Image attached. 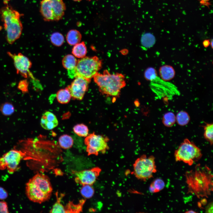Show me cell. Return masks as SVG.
<instances>
[{
	"label": "cell",
	"mask_w": 213,
	"mask_h": 213,
	"mask_svg": "<svg viewBox=\"0 0 213 213\" xmlns=\"http://www.w3.org/2000/svg\"><path fill=\"white\" fill-rule=\"evenodd\" d=\"M57 201L50 210V213H65L64 206L61 202V200L64 196V194H58V192L55 193Z\"/></svg>",
	"instance_id": "20"
},
{
	"label": "cell",
	"mask_w": 213,
	"mask_h": 213,
	"mask_svg": "<svg viewBox=\"0 0 213 213\" xmlns=\"http://www.w3.org/2000/svg\"><path fill=\"white\" fill-rule=\"evenodd\" d=\"M174 156L176 161H182L191 166L201 158L202 154L199 147L186 138L175 151Z\"/></svg>",
	"instance_id": "6"
},
{
	"label": "cell",
	"mask_w": 213,
	"mask_h": 213,
	"mask_svg": "<svg viewBox=\"0 0 213 213\" xmlns=\"http://www.w3.org/2000/svg\"><path fill=\"white\" fill-rule=\"evenodd\" d=\"M204 130V136L205 138L212 145L213 142V124L206 123L203 126Z\"/></svg>",
	"instance_id": "26"
},
{
	"label": "cell",
	"mask_w": 213,
	"mask_h": 213,
	"mask_svg": "<svg viewBox=\"0 0 213 213\" xmlns=\"http://www.w3.org/2000/svg\"><path fill=\"white\" fill-rule=\"evenodd\" d=\"M101 171L99 167L80 171L72 170V173L75 175V180L78 184L92 185L96 181Z\"/></svg>",
	"instance_id": "11"
},
{
	"label": "cell",
	"mask_w": 213,
	"mask_h": 213,
	"mask_svg": "<svg viewBox=\"0 0 213 213\" xmlns=\"http://www.w3.org/2000/svg\"><path fill=\"white\" fill-rule=\"evenodd\" d=\"M162 121L164 126L170 127L175 124L176 121V117L173 113L169 112L164 115Z\"/></svg>",
	"instance_id": "28"
},
{
	"label": "cell",
	"mask_w": 213,
	"mask_h": 213,
	"mask_svg": "<svg viewBox=\"0 0 213 213\" xmlns=\"http://www.w3.org/2000/svg\"><path fill=\"white\" fill-rule=\"evenodd\" d=\"M176 121L177 123L180 126H184L189 122L190 117L188 114L184 111H180L177 114Z\"/></svg>",
	"instance_id": "25"
},
{
	"label": "cell",
	"mask_w": 213,
	"mask_h": 213,
	"mask_svg": "<svg viewBox=\"0 0 213 213\" xmlns=\"http://www.w3.org/2000/svg\"><path fill=\"white\" fill-rule=\"evenodd\" d=\"M18 88L22 92L26 93L28 91V83L26 80H22L19 83Z\"/></svg>",
	"instance_id": "33"
},
{
	"label": "cell",
	"mask_w": 213,
	"mask_h": 213,
	"mask_svg": "<svg viewBox=\"0 0 213 213\" xmlns=\"http://www.w3.org/2000/svg\"><path fill=\"white\" fill-rule=\"evenodd\" d=\"M87 52V48L84 42L79 43L74 45L72 50L73 55L79 58L85 57Z\"/></svg>",
	"instance_id": "18"
},
{
	"label": "cell",
	"mask_w": 213,
	"mask_h": 213,
	"mask_svg": "<svg viewBox=\"0 0 213 213\" xmlns=\"http://www.w3.org/2000/svg\"><path fill=\"white\" fill-rule=\"evenodd\" d=\"M165 185L164 182L162 179H156L151 184L149 187V191L153 193L158 192L164 188Z\"/></svg>",
	"instance_id": "22"
},
{
	"label": "cell",
	"mask_w": 213,
	"mask_h": 213,
	"mask_svg": "<svg viewBox=\"0 0 213 213\" xmlns=\"http://www.w3.org/2000/svg\"><path fill=\"white\" fill-rule=\"evenodd\" d=\"M210 45L211 46L212 48H213V40H212V41L210 42Z\"/></svg>",
	"instance_id": "40"
},
{
	"label": "cell",
	"mask_w": 213,
	"mask_h": 213,
	"mask_svg": "<svg viewBox=\"0 0 213 213\" xmlns=\"http://www.w3.org/2000/svg\"><path fill=\"white\" fill-rule=\"evenodd\" d=\"M91 80L77 77L67 88L74 99L81 100L87 91Z\"/></svg>",
	"instance_id": "12"
},
{
	"label": "cell",
	"mask_w": 213,
	"mask_h": 213,
	"mask_svg": "<svg viewBox=\"0 0 213 213\" xmlns=\"http://www.w3.org/2000/svg\"><path fill=\"white\" fill-rule=\"evenodd\" d=\"M159 74L162 80L165 81H168L174 78L175 76V72L172 66L164 65L160 67Z\"/></svg>",
	"instance_id": "15"
},
{
	"label": "cell",
	"mask_w": 213,
	"mask_h": 213,
	"mask_svg": "<svg viewBox=\"0 0 213 213\" xmlns=\"http://www.w3.org/2000/svg\"><path fill=\"white\" fill-rule=\"evenodd\" d=\"M213 210V203H210L207 206L206 209V213H212Z\"/></svg>",
	"instance_id": "36"
},
{
	"label": "cell",
	"mask_w": 213,
	"mask_h": 213,
	"mask_svg": "<svg viewBox=\"0 0 213 213\" xmlns=\"http://www.w3.org/2000/svg\"><path fill=\"white\" fill-rule=\"evenodd\" d=\"M102 66V61L97 57H85L77 61L74 68L67 70L68 75L72 78L81 77L91 80Z\"/></svg>",
	"instance_id": "5"
},
{
	"label": "cell",
	"mask_w": 213,
	"mask_h": 213,
	"mask_svg": "<svg viewBox=\"0 0 213 213\" xmlns=\"http://www.w3.org/2000/svg\"><path fill=\"white\" fill-rule=\"evenodd\" d=\"M66 9L63 0H42L40 12L46 21H58L63 17Z\"/></svg>",
	"instance_id": "8"
},
{
	"label": "cell",
	"mask_w": 213,
	"mask_h": 213,
	"mask_svg": "<svg viewBox=\"0 0 213 213\" xmlns=\"http://www.w3.org/2000/svg\"><path fill=\"white\" fill-rule=\"evenodd\" d=\"M82 38L80 33L76 30H72L67 33L66 38L68 43L74 46L80 42Z\"/></svg>",
	"instance_id": "17"
},
{
	"label": "cell",
	"mask_w": 213,
	"mask_h": 213,
	"mask_svg": "<svg viewBox=\"0 0 213 213\" xmlns=\"http://www.w3.org/2000/svg\"><path fill=\"white\" fill-rule=\"evenodd\" d=\"M210 42L209 40H205L203 41L202 44L204 47L206 48L210 45Z\"/></svg>",
	"instance_id": "37"
},
{
	"label": "cell",
	"mask_w": 213,
	"mask_h": 213,
	"mask_svg": "<svg viewBox=\"0 0 213 213\" xmlns=\"http://www.w3.org/2000/svg\"><path fill=\"white\" fill-rule=\"evenodd\" d=\"M40 123L42 127L46 130L52 129L58 124V121L56 116L49 111H46L43 114Z\"/></svg>",
	"instance_id": "14"
},
{
	"label": "cell",
	"mask_w": 213,
	"mask_h": 213,
	"mask_svg": "<svg viewBox=\"0 0 213 213\" xmlns=\"http://www.w3.org/2000/svg\"><path fill=\"white\" fill-rule=\"evenodd\" d=\"M7 203L4 201H0V213H9Z\"/></svg>",
	"instance_id": "34"
},
{
	"label": "cell",
	"mask_w": 213,
	"mask_h": 213,
	"mask_svg": "<svg viewBox=\"0 0 213 213\" xmlns=\"http://www.w3.org/2000/svg\"><path fill=\"white\" fill-rule=\"evenodd\" d=\"M62 62L63 67L67 70H69L72 69L75 67L77 60L74 55L68 54L63 57Z\"/></svg>",
	"instance_id": "21"
},
{
	"label": "cell",
	"mask_w": 213,
	"mask_h": 213,
	"mask_svg": "<svg viewBox=\"0 0 213 213\" xmlns=\"http://www.w3.org/2000/svg\"><path fill=\"white\" fill-rule=\"evenodd\" d=\"M80 192L83 197L86 199H89L94 195V190L92 185H82Z\"/></svg>",
	"instance_id": "31"
},
{
	"label": "cell",
	"mask_w": 213,
	"mask_h": 213,
	"mask_svg": "<svg viewBox=\"0 0 213 213\" xmlns=\"http://www.w3.org/2000/svg\"><path fill=\"white\" fill-rule=\"evenodd\" d=\"M157 73L156 70L152 67H149L145 71L144 73L145 78L146 80L152 81L157 77Z\"/></svg>",
	"instance_id": "32"
},
{
	"label": "cell",
	"mask_w": 213,
	"mask_h": 213,
	"mask_svg": "<svg viewBox=\"0 0 213 213\" xmlns=\"http://www.w3.org/2000/svg\"><path fill=\"white\" fill-rule=\"evenodd\" d=\"M50 40L54 45L59 46L64 43V38L63 35L61 33L55 32L52 34L51 36Z\"/></svg>",
	"instance_id": "30"
},
{
	"label": "cell",
	"mask_w": 213,
	"mask_h": 213,
	"mask_svg": "<svg viewBox=\"0 0 213 213\" xmlns=\"http://www.w3.org/2000/svg\"><path fill=\"white\" fill-rule=\"evenodd\" d=\"M209 0H201L200 3L201 5L209 7L210 4L209 3Z\"/></svg>",
	"instance_id": "38"
},
{
	"label": "cell",
	"mask_w": 213,
	"mask_h": 213,
	"mask_svg": "<svg viewBox=\"0 0 213 213\" xmlns=\"http://www.w3.org/2000/svg\"><path fill=\"white\" fill-rule=\"evenodd\" d=\"M133 170V174L139 180L145 181L152 178L153 174L157 171L155 157L142 155L135 161Z\"/></svg>",
	"instance_id": "7"
},
{
	"label": "cell",
	"mask_w": 213,
	"mask_h": 213,
	"mask_svg": "<svg viewBox=\"0 0 213 213\" xmlns=\"http://www.w3.org/2000/svg\"><path fill=\"white\" fill-rule=\"evenodd\" d=\"M73 130L76 134L80 136L86 137L88 134V127L83 124L75 125L73 128Z\"/></svg>",
	"instance_id": "27"
},
{
	"label": "cell",
	"mask_w": 213,
	"mask_h": 213,
	"mask_svg": "<svg viewBox=\"0 0 213 213\" xmlns=\"http://www.w3.org/2000/svg\"><path fill=\"white\" fill-rule=\"evenodd\" d=\"M25 155L21 151L14 149L10 150L0 158V170L7 169L9 173H13Z\"/></svg>",
	"instance_id": "10"
},
{
	"label": "cell",
	"mask_w": 213,
	"mask_h": 213,
	"mask_svg": "<svg viewBox=\"0 0 213 213\" xmlns=\"http://www.w3.org/2000/svg\"><path fill=\"white\" fill-rule=\"evenodd\" d=\"M10 0H4V3L5 4H8L7 2Z\"/></svg>",
	"instance_id": "41"
},
{
	"label": "cell",
	"mask_w": 213,
	"mask_h": 213,
	"mask_svg": "<svg viewBox=\"0 0 213 213\" xmlns=\"http://www.w3.org/2000/svg\"><path fill=\"white\" fill-rule=\"evenodd\" d=\"M188 193L200 198L208 197L213 191V175L207 166L200 164L194 169L187 171L185 174Z\"/></svg>",
	"instance_id": "1"
},
{
	"label": "cell",
	"mask_w": 213,
	"mask_h": 213,
	"mask_svg": "<svg viewBox=\"0 0 213 213\" xmlns=\"http://www.w3.org/2000/svg\"><path fill=\"white\" fill-rule=\"evenodd\" d=\"M0 111L3 115L9 116L14 112V106L11 103L6 102L1 105Z\"/></svg>",
	"instance_id": "29"
},
{
	"label": "cell",
	"mask_w": 213,
	"mask_h": 213,
	"mask_svg": "<svg viewBox=\"0 0 213 213\" xmlns=\"http://www.w3.org/2000/svg\"><path fill=\"white\" fill-rule=\"evenodd\" d=\"M109 138L106 136L97 135L95 133L88 135L84 140L88 155H98L99 153L105 154L109 149Z\"/></svg>",
	"instance_id": "9"
},
{
	"label": "cell",
	"mask_w": 213,
	"mask_h": 213,
	"mask_svg": "<svg viewBox=\"0 0 213 213\" xmlns=\"http://www.w3.org/2000/svg\"><path fill=\"white\" fill-rule=\"evenodd\" d=\"M155 38L154 36L150 33L144 34L141 38L142 45L145 48H149L152 47L155 42Z\"/></svg>",
	"instance_id": "24"
},
{
	"label": "cell",
	"mask_w": 213,
	"mask_h": 213,
	"mask_svg": "<svg viewBox=\"0 0 213 213\" xmlns=\"http://www.w3.org/2000/svg\"><path fill=\"white\" fill-rule=\"evenodd\" d=\"M8 54L12 59L17 72L25 78L28 76H31L30 69L32 63L30 59L26 56L21 53L12 54L10 52Z\"/></svg>",
	"instance_id": "13"
},
{
	"label": "cell",
	"mask_w": 213,
	"mask_h": 213,
	"mask_svg": "<svg viewBox=\"0 0 213 213\" xmlns=\"http://www.w3.org/2000/svg\"><path fill=\"white\" fill-rule=\"evenodd\" d=\"M56 98L58 102L61 104L68 103L70 100L71 96L67 87L59 90L57 93Z\"/></svg>",
	"instance_id": "19"
},
{
	"label": "cell",
	"mask_w": 213,
	"mask_h": 213,
	"mask_svg": "<svg viewBox=\"0 0 213 213\" xmlns=\"http://www.w3.org/2000/svg\"><path fill=\"white\" fill-rule=\"evenodd\" d=\"M85 199L80 200L78 204H75L73 201H70L64 206L65 213H80L82 212L83 206L85 202Z\"/></svg>",
	"instance_id": "16"
},
{
	"label": "cell",
	"mask_w": 213,
	"mask_h": 213,
	"mask_svg": "<svg viewBox=\"0 0 213 213\" xmlns=\"http://www.w3.org/2000/svg\"><path fill=\"white\" fill-rule=\"evenodd\" d=\"M5 4L0 10V14L6 32L7 41L9 44H12L22 34L23 27L20 20L21 15L8 4Z\"/></svg>",
	"instance_id": "4"
},
{
	"label": "cell",
	"mask_w": 213,
	"mask_h": 213,
	"mask_svg": "<svg viewBox=\"0 0 213 213\" xmlns=\"http://www.w3.org/2000/svg\"><path fill=\"white\" fill-rule=\"evenodd\" d=\"M100 92L102 94L117 97L121 90L126 85L124 76L121 73L111 74L107 70L102 74L97 73L93 78Z\"/></svg>",
	"instance_id": "3"
},
{
	"label": "cell",
	"mask_w": 213,
	"mask_h": 213,
	"mask_svg": "<svg viewBox=\"0 0 213 213\" xmlns=\"http://www.w3.org/2000/svg\"><path fill=\"white\" fill-rule=\"evenodd\" d=\"M73 0L75 1H79L81 0Z\"/></svg>",
	"instance_id": "42"
},
{
	"label": "cell",
	"mask_w": 213,
	"mask_h": 213,
	"mask_svg": "<svg viewBox=\"0 0 213 213\" xmlns=\"http://www.w3.org/2000/svg\"><path fill=\"white\" fill-rule=\"evenodd\" d=\"M8 196L7 191L3 188L0 187V199H6Z\"/></svg>",
	"instance_id": "35"
},
{
	"label": "cell",
	"mask_w": 213,
	"mask_h": 213,
	"mask_svg": "<svg viewBox=\"0 0 213 213\" xmlns=\"http://www.w3.org/2000/svg\"><path fill=\"white\" fill-rule=\"evenodd\" d=\"M25 188L26 194L29 199L40 204L50 199L53 190L49 177L39 173L29 180Z\"/></svg>",
	"instance_id": "2"
},
{
	"label": "cell",
	"mask_w": 213,
	"mask_h": 213,
	"mask_svg": "<svg viewBox=\"0 0 213 213\" xmlns=\"http://www.w3.org/2000/svg\"><path fill=\"white\" fill-rule=\"evenodd\" d=\"M196 212H195V211H193V210H188V211H186V212H185V213H196Z\"/></svg>",
	"instance_id": "39"
},
{
	"label": "cell",
	"mask_w": 213,
	"mask_h": 213,
	"mask_svg": "<svg viewBox=\"0 0 213 213\" xmlns=\"http://www.w3.org/2000/svg\"><path fill=\"white\" fill-rule=\"evenodd\" d=\"M59 143L62 148L67 149L72 147L73 143V140L70 136L65 134L60 137L59 139Z\"/></svg>",
	"instance_id": "23"
}]
</instances>
